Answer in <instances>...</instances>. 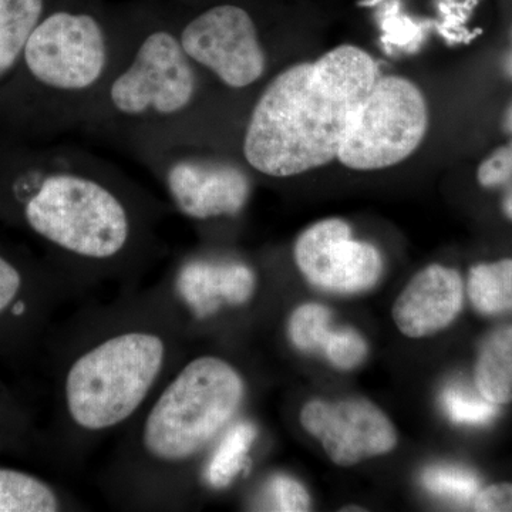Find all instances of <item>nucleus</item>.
Segmentation results:
<instances>
[{
	"mask_svg": "<svg viewBox=\"0 0 512 512\" xmlns=\"http://www.w3.org/2000/svg\"><path fill=\"white\" fill-rule=\"evenodd\" d=\"M168 210L84 148L0 136V222L33 239L77 293L146 271Z\"/></svg>",
	"mask_w": 512,
	"mask_h": 512,
	"instance_id": "f257e3e1",
	"label": "nucleus"
},
{
	"mask_svg": "<svg viewBox=\"0 0 512 512\" xmlns=\"http://www.w3.org/2000/svg\"><path fill=\"white\" fill-rule=\"evenodd\" d=\"M192 345L160 281L52 326L43 343L52 383L43 450L79 463L126 429Z\"/></svg>",
	"mask_w": 512,
	"mask_h": 512,
	"instance_id": "f03ea898",
	"label": "nucleus"
},
{
	"mask_svg": "<svg viewBox=\"0 0 512 512\" xmlns=\"http://www.w3.org/2000/svg\"><path fill=\"white\" fill-rule=\"evenodd\" d=\"M249 382L232 357L197 342L121 431L100 487L126 511L194 507L212 451L238 420Z\"/></svg>",
	"mask_w": 512,
	"mask_h": 512,
	"instance_id": "7ed1b4c3",
	"label": "nucleus"
},
{
	"mask_svg": "<svg viewBox=\"0 0 512 512\" xmlns=\"http://www.w3.org/2000/svg\"><path fill=\"white\" fill-rule=\"evenodd\" d=\"M126 5V47L80 133L136 160L175 146L222 148L224 101L185 52L167 5Z\"/></svg>",
	"mask_w": 512,
	"mask_h": 512,
	"instance_id": "20e7f679",
	"label": "nucleus"
},
{
	"mask_svg": "<svg viewBox=\"0 0 512 512\" xmlns=\"http://www.w3.org/2000/svg\"><path fill=\"white\" fill-rule=\"evenodd\" d=\"M127 36L126 3L59 0L0 84V136L45 143L80 131Z\"/></svg>",
	"mask_w": 512,
	"mask_h": 512,
	"instance_id": "39448f33",
	"label": "nucleus"
},
{
	"mask_svg": "<svg viewBox=\"0 0 512 512\" xmlns=\"http://www.w3.org/2000/svg\"><path fill=\"white\" fill-rule=\"evenodd\" d=\"M379 77L375 59L349 45L279 70L245 117L242 161L256 174L286 180L336 160L353 111Z\"/></svg>",
	"mask_w": 512,
	"mask_h": 512,
	"instance_id": "423d86ee",
	"label": "nucleus"
},
{
	"mask_svg": "<svg viewBox=\"0 0 512 512\" xmlns=\"http://www.w3.org/2000/svg\"><path fill=\"white\" fill-rule=\"evenodd\" d=\"M167 8L185 52L222 97L264 82L272 53L254 10L238 0Z\"/></svg>",
	"mask_w": 512,
	"mask_h": 512,
	"instance_id": "0eeeda50",
	"label": "nucleus"
},
{
	"mask_svg": "<svg viewBox=\"0 0 512 512\" xmlns=\"http://www.w3.org/2000/svg\"><path fill=\"white\" fill-rule=\"evenodd\" d=\"M222 148L175 146L153 151L138 163L156 177L170 202L184 220L208 241L212 228L238 218L252 194L247 165L232 160Z\"/></svg>",
	"mask_w": 512,
	"mask_h": 512,
	"instance_id": "6e6552de",
	"label": "nucleus"
},
{
	"mask_svg": "<svg viewBox=\"0 0 512 512\" xmlns=\"http://www.w3.org/2000/svg\"><path fill=\"white\" fill-rule=\"evenodd\" d=\"M192 342H204L222 319L248 308L259 291L255 266L242 256L201 241L178 256L160 279Z\"/></svg>",
	"mask_w": 512,
	"mask_h": 512,
	"instance_id": "1a4fd4ad",
	"label": "nucleus"
},
{
	"mask_svg": "<svg viewBox=\"0 0 512 512\" xmlns=\"http://www.w3.org/2000/svg\"><path fill=\"white\" fill-rule=\"evenodd\" d=\"M429 110L419 87L399 76L379 77L353 111L338 160L352 170L402 163L423 143Z\"/></svg>",
	"mask_w": 512,
	"mask_h": 512,
	"instance_id": "9d476101",
	"label": "nucleus"
},
{
	"mask_svg": "<svg viewBox=\"0 0 512 512\" xmlns=\"http://www.w3.org/2000/svg\"><path fill=\"white\" fill-rule=\"evenodd\" d=\"M76 293L43 256L0 238V359L19 363L43 348L57 311Z\"/></svg>",
	"mask_w": 512,
	"mask_h": 512,
	"instance_id": "9b49d317",
	"label": "nucleus"
},
{
	"mask_svg": "<svg viewBox=\"0 0 512 512\" xmlns=\"http://www.w3.org/2000/svg\"><path fill=\"white\" fill-rule=\"evenodd\" d=\"M293 264L306 282L326 292L369 291L383 274V258L369 242L353 237L348 222H316L293 242Z\"/></svg>",
	"mask_w": 512,
	"mask_h": 512,
	"instance_id": "f8f14e48",
	"label": "nucleus"
},
{
	"mask_svg": "<svg viewBox=\"0 0 512 512\" xmlns=\"http://www.w3.org/2000/svg\"><path fill=\"white\" fill-rule=\"evenodd\" d=\"M299 423L340 467L384 456L397 446L392 421L366 399L309 400L299 412Z\"/></svg>",
	"mask_w": 512,
	"mask_h": 512,
	"instance_id": "ddd939ff",
	"label": "nucleus"
},
{
	"mask_svg": "<svg viewBox=\"0 0 512 512\" xmlns=\"http://www.w3.org/2000/svg\"><path fill=\"white\" fill-rule=\"evenodd\" d=\"M463 302V279L456 269L430 265L400 293L393 305V320L407 338H426L450 326Z\"/></svg>",
	"mask_w": 512,
	"mask_h": 512,
	"instance_id": "4468645a",
	"label": "nucleus"
},
{
	"mask_svg": "<svg viewBox=\"0 0 512 512\" xmlns=\"http://www.w3.org/2000/svg\"><path fill=\"white\" fill-rule=\"evenodd\" d=\"M86 507L67 488L47 478L0 463V512H74Z\"/></svg>",
	"mask_w": 512,
	"mask_h": 512,
	"instance_id": "2eb2a0df",
	"label": "nucleus"
},
{
	"mask_svg": "<svg viewBox=\"0 0 512 512\" xmlns=\"http://www.w3.org/2000/svg\"><path fill=\"white\" fill-rule=\"evenodd\" d=\"M59 0H0V84L18 64L26 43Z\"/></svg>",
	"mask_w": 512,
	"mask_h": 512,
	"instance_id": "dca6fc26",
	"label": "nucleus"
},
{
	"mask_svg": "<svg viewBox=\"0 0 512 512\" xmlns=\"http://www.w3.org/2000/svg\"><path fill=\"white\" fill-rule=\"evenodd\" d=\"M43 450L35 414L18 392L0 377V454L30 456Z\"/></svg>",
	"mask_w": 512,
	"mask_h": 512,
	"instance_id": "f3484780",
	"label": "nucleus"
},
{
	"mask_svg": "<svg viewBox=\"0 0 512 512\" xmlns=\"http://www.w3.org/2000/svg\"><path fill=\"white\" fill-rule=\"evenodd\" d=\"M474 379L488 402L497 406L512 402V326L497 330L484 343Z\"/></svg>",
	"mask_w": 512,
	"mask_h": 512,
	"instance_id": "a211bd4d",
	"label": "nucleus"
},
{
	"mask_svg": "<svg viewBox=\"0 0 512 512\" xmlns=\"http://www.w3.org/2000/svg\"><path fill=\"white\" fill-rule=\"evenodd\" d=\"M256 439L251 421L238 420L222 437L202 474V483L212 488L228 487L248 466V454Z\"/></svg>",
	"mask_w": 512,
	"mask_h": 512,
	"instance_id": "6ab92c4d",
	"label": "nucleus"
},
{
	"mask_svg": "<svg viewBox=\"0 0 512 512\" xmlns=\"http://www.w3.org/2000/svg\"><path fill=\"white\" fill-rule=\"evenodd\" d=\"M467 291L474 308L484 315L512 312V259L474 266Z\"/></svg>",
	"mask_w": 512,
	"mask_h": 512,
	"instance_id": "aec40b11",
	"label": "nucleus"
},
{
	"mask_svg": "<svg viewBox=\"0 0 512 512\" xmlns=\"http://www.w3.org/2000/svg\"><path fill=\"white\" fill-rule=\"evenodd\" d=\"M332 330V315L320 303H302L286 319V338L293 349L302 353L322 352Z\"/></svg>",
	"mask_w": 512,
	"mask_h": 512,
	"instance_id": "412c9836",
	"label": "nucleus"
},
{
	"mask_svg": "<svg viewBox=\"0 0 512 512\" xmlns=\"http://www.w3.org/2000/svg\"><path fill=\"white\" fill-rule=\"evenodd\" d=\"M254 510L301 512L311 510L308 490L296 478L275 473L264 481L254 497Z\"/></svg>",
	"mask_w": 512,
	"mask_h": 512,
	"instance_id": "4be33fe9",
	"label": "nucleus"
},
{
	"mask_svg": "<svg viewBox=\"0 0 512 512\" xmlns=\"http://www.w3.org/2000/svg\"><path fill=\"white\" fill-rule=\"evenodd\" d=\"M441 404L448 419L461 426H483L497 414V404L461 383L448 384L441 393Z\"/></svg>",
	"mask_w": 512,
	"mask_h": 512,
	"instance_id": "5701e85b",
	"label": "nucleus"
},
{
	"mask_svg": "<svg viewBox=\"0 0 512 512\" xmlns=\"http://www.w3.org/2000/svg\"><path fill=\"white\" fill-rule=\"evenodd\" d=\"M421 484L431 494L456 501L473 500L480 491V480L476 474L450 464H434L424 468Z\"/></svg>",
	"mask_w": 512,
	"mask_h": 512,
	"instance_id": "b1692460",
	"label": "nucleus"
},
{
	"mask_svg": "<svg viewBox=\"0 0 512 512\" xmlns=\"http://www.w3.org/2000/svg\"><path fill=\"white\" fill-rule=\"evenodd\" d=\"M322 353L336 369L353 370L365 362L367 343L355 329H333Z\"/></svg>",
	"mask_w": 512,
	"mask_h": 512,
	"instance_id": "393cba45",
	"label": "nucleus"
},
{
	"mask_svg": "<svg viewBox=\"0 0 512 512\" xmlns=\"http://www.w3.org/2000/svg\"><path fill=\"white\" fill-rule=\"evenodd\" d=\"M477 177L483 187L504 191V212L512 221V144L494 151L478 168Z\"/></svg>",
	"mask_w": 512,
	"mask_h": 512,
	"instance_id": "a878e982",
	"label": "nucleus"
},
{
	"mask_svg": "<svg viewBox=\"0 0 512 512\" xmlns=\"http://www.w3.org/2000/svg\"><path fill=\"white\" fill-rule=\"evenodd\" d=\"M474 508L483 512H512V484H494L478 491Z\"/></svg>",
	"mask_w": 512,
	"mask_h": 512,
	"instance_id": "bb28decb",
	"label": "nucleus"
},
{
	"mask_svg": "<svg viewBox=\"0 0 512 512\" xmlns=\"http://www.w3.org/2000/svg\"><path fill=\"white\" fill-rule=\"evenodd\" d=\"M154 2L165 3V5L181 6V8H197V6L208 5L218 0H154Z\"/></svg>",
	"mask_w": 512,
	"mask_h": 512,
	"instance_id": "cd10ccee",
	"label": "nucleus"
},
{
	"mask_svg": "<svg viewBox=\"0 0 512 512\" xmlns=\"http://www.w3.org/2000/svg\"><path fill=\"white\" fill-rule=\"evenodd\" d=\"M504 126L505 130L512 134V104L510 109H508L507 114H505Z\"/></svg>",
	"mask_w": 512,
	"mask_h": 512,
	"instance_id": "c85d7f7f",
	"label": "nucleus"
},
{
	"mask_svg": "<svg viewBox=\"0 0 512 512\" xmlns=\"http://www.w3.org/2000/svg\"><path fill=\"white\" fill-rule=\"evenodd\" d=\"M504 67L505 72L510 74V76L512 77V50L510 53H508V56L505 57Z\"/></svg>",
	"mask_w": 512,
	"mask_h": 512,
	"instance_id": "c756f323",
	"label": "nucleus"
}]
</instances>
